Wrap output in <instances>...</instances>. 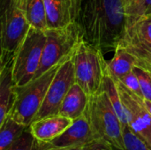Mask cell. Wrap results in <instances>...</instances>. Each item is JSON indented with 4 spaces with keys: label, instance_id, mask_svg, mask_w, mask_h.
I'll return each instance as SVG.
<instances>
[{
    "label": "cell",
    "instance_id": "6da1fadb",
    "mask_svg": "<svg viewBox=\"0 0 151 150\" xmlns=\"http://www.w3.org/2000/svg\"><path fill=\"white\" fill-rule=\"evenodd\" d=\"M77 21L86 42L104 53L115 50L127 26L123 0H81Z\"/></svg>",
    "mask_w": 151,
    "mask_h": 150
},
{
    "label": "cell",
    "instance_id": "7a4b0ae2",
    "mask_svg": "<svg viewBox=\"0 0 151 150\" xmlns=\"http://www.w3.org/2000/svg\"><path fill=\"white\" fill-rule=\"evenodd\" d=\"M84 114L95 138L106 140L115 149H125L121 122L103 88L99 92L89 96Z\"/></svg>",
    "mask_w": 151,
    "mask_h": 150
},
{
    "label": "cell",
    "instance_id": "3957f363",
    "mask_svg": "<svg viewBox=\"0 0 151 150\" xmlns=\"http://www.w3.org/2000/svg\"><path fill=\"white\" fill-rule=\"evenodd\" d=\"M62 63L53 66L25 85L14 86L15 98L9 113L14 120L26 126L31 125L41 109L48 88Z\"/></svg>",
    "mask_w": 151,
    "mask_h": 150
},
{
    "label": "cell",
    "instance_id": "277c9868",
    "mask_svg": "<svg viewBox=\"0 0 151 150\" xmlns=\"http://www.w3.org/2000/svg\"><path fill=\"white\" fill-rule=\"evenodd\" d=\"M45 34L46 42L35 78L72 57L84 40L82 28L78 21L63 27L48 28Z\"/></svg>",
    "mask_w": 151,
    "mask_h": 150
},
{
    "label": "cell",
    "instance_id": "5b68a950",
    "mask_svg": "<svg viewBox=\"0 0 151 150\" xmlns=\"http://www.w3.org/2000/svg\"><path fill=\"white\" fill-rule=\"evenodd\" d=\"M45 42V31L30 27L12 56V73L14 86L25 85L35 79Z\"/></svg>",
    "mask_w": 151,
    "mask_h": 150
},
{
    "label": "cell",
    "instance_id": "8992f818",
    "mask_svg": "<svg viewBox=\"0 0 151 150\" xmlns=\"http://www.w3.org/2000/svg\"><path fill=\"white\" fill-rule=\"evenodd\" d=\"M75 82L90 96L103 88L106 60L104 52L83 40L73 54Z\"/></svg>",
    "mask_w": 151,
    "mask_h": 150
},
{
    "label": "cell",
    "instance_id": "52a82bcc",
    "mask_svg": "<svg viewBox=\"0 0 151 150\" xmlns=\"http://www.w3.org/2000/svg\"><path fill=\"white\" fill-rule=\"evenodd\" d=\"M1 1V64L12 58L31 27L18 0Z\"/></svg>",
    "mask_w": 151,
    "mask_h": 150
},
{
    "label": "cell",
    "instance_id": "ba28073f",
    "mask_svg": "<svg viewBox=\"0 0 151 150\" xmlns=\"http://www.w3.org/2000/svg\"><path fill=\"white\" fill-rule=\"evenodd\" d=\"M119 45L134 57L135 66L151 72V14L127 20Z\"/></svg>",
    "mask_w": 151,
    "mask_h": 150
},
{
    "label": "cell",
    "instance_id": "9c48e42d",
    "mask_svg": "<svg viewBox=\"0 0 151 150\" xmlns=\"http://www.w3.org/2000/svg\"><path fill=\"white\" fill-rule=\"evenodd\" d=\"M73 57V55L61 64L48 88L42 105L35 117L34 121L58 114L66 94L75 83Z\"/></svg>",
    "mask_w": 151,
    "mask_h": 150
},
{
    "label": "cell",
    "instance_id": "30bf717a",
    "mask_svg": "<svg viewBox=\"0 0 151 150\" xmlns=\"http://www.w3.org/2000/svg\"><path fill=\"white\" fill-rule=\"evenodd\" d=\"M114 80L125 107L129 127L151 148V115L146 108L144 99L136 95L120 81Z\"/></svg>",
    "mask_w": 151,
    "mask_h": 150
},
{
    "label": "cell",
    "instance_id": "8fae6325",
    "mask_svg": "<svg viewBox=\"0 0 151 150\" xmlns=\"http://www.w3.org/2000/svg\"><path fill=\"white\" fill-rule=\"evenodd\" d=\"M48 28L68 26L78 20L81 0H44Z\"/></svg>",
    "mask_w": 151,
    "mask_h": 150
},
{
    "label": "cell",
    "instance_id": "7c38bea8",
    "mask_svg": "<svg viewBox=\"0 0 151 150\" xmlns=\"http://www.w3.org/2000/svg\"><path fill=\"white\" fill-rule=\"evenodd\" d=\"M93 139H95V137L88 120L86 115L83 114L81 117L73 120L62 134L46 144L50 147L71 149L73 148L82 146Z\"/></svg>",
    "mask_w": 151,
    "mask_h": 150
},
{
    "label": "cell",
    "instance_id": "4fadbf2b",
    "mask_svg": "<svg viewBox=\"0 0 151 150\" xmlns=\"http://www.w3.org/2000/svg\"><path fill=\"white\" fill-rule=\"evenodd\" d=\"M73 121L66 117L58 114L32 122L29 129L38 141L48 143L62 134Z\"/></svg>",
    "mask_w": 151,
    "mask_h": 150
},
{
    "label": "cell",
    "instance_id": "5bb4252c",
    "mask_svg": "<svg viewBox=\"0 0 151 150\" xmlns=\"http://www.w3.org/2000/svg\"><path fill=\"white\" fill-rule=\"evenodd\" d=\"M88 101L89 95L75 82L66 94L58 114L75 120L84 114Z\"/></svg>",
    "mask_w": 151,
    "mask_h": 150
},
{
    "label": "cell",
    "instance_id": "9a60e30c",
    "mask_svg": "<svg viewBox=\"0 0 151 150\" xmlns=\"http://www.w3.org/2000/svg\"><path fill=\"white\" fill-rule=\"evenodd\" d=\"M12 58L1 64L0 69V125L9 115L15 98L12 73Z\"/></svg>",
    "mask_w": 151,
    "mask_h": 150
},
{
    "label": "cell",
    "instance_id": "2e32d148",
    "mask_svg": "<svg viewBox=\"0 0 151 150\" xmlns=\"http://www.w3.org/2000/svg\"><path fill=\"white\" fill-rule=\"evenodd\" d=\"M114 50L113 57L107 61V68L114 80H120L133 71L136 65V61L130 53L119 45Z\"/></svg>",
    "mask_w": 151,
    "mask_h": 150
},
{
    "label": "cell",
    "instance_id": "e0dca14e",
    "mask_svg": "<svg viewBox=\"0 0 151 150\" xmlns=\"http://www.w3.org/2000/svg\"><path fill=\"white\" fill-rule=\"evenodd\" d=\"M31 27L47 30V20L44 0H18Z\"/></svg>",
    "mask_w": 151,
    "mask_h": 150
},
{
    "label": "cell",
    "instance_id": "ac0fdd59",
    "mask_svg": "<svg viewBox=\"0 0 151 150\" xmlns=\"http://www.w3.org/2000/svg\"><path fill=\"white\" fill-rule=\"evenodd\" d=\"M103 88L106 92V94L110 99V102L121 122L122 127L124 128V127L127 126L128 121H127V113L125 111V107L123 105L117 83L108 71L107 62H106V66H105V71H104Z\"/></svg>",
    "mask_w": 151,
    "mask_h": 150
},
{
    "label": "cell",
    "instance_id": "d6986e66",
    "mask_svg": "<svg viewBox=\"0 0 151 150\" xmlns=\"http://www.w3.org/2000/svg\"><path fill=\"white\" fill-rule=\"evenodd\" d=\"M28 126H26L16 120L10 115L0 125V150H6L10 148L25 132Z\"/></svg>",
    "mask_w": 151,
    "mask_h": 150
},
{
    "label": "cell",
    "instance_id": "ffe728a7",
    "mask_svg": "<svg viewBox=\"0 0 151 150\" xmlns=\"http://www.w3.org/2000/svg\"><path fill=\"white\" fill-rule=\"evenodd\" d=\"M123 138L125 149H115V150H151L150 147H149L139 136H137L129 126L123 128Z\"/></svg>",
    "mask_w": 151,
    "mask_h": 150
},
{
    "label": "cell",
    "instance_id": "44dd1931",
    "mask_svg": "<svg viewBox=\"0 0 151 150\" xmlns=\"http://www.w3.org/2000/svg\"><path fill=\"white\" fill-rule=\"evenodd\" d=\"M36 147L37 140L34 137L28 126L19 139L6 150H36Z\"/></svg>",
    "mask_w": 151,
    "mask_h": 150
},
{
    "label": "cell",
    "instance_id": "7402d4cb",
    "mask_svg": "<svg viewBox=\"0 0 151 150\" xmlns=\"http://www.w3.org/2000/svg\"><path fill=\"white\" fill-rule=\"evenodd\" d=\"M134 72L139 79L143 98L151 101V72H148L138 66L134 67Z\"/></svg>",
    "mask_w": 151,
    "mask_h": 150
},
{
    "label": "cell",
    "instance_id": "603a6c76",
    "mask_svg": "<svg viewBox=\"0 0 151 150\" xmlns=\"http://www.w3.org/2000/svg\"><path fill=\"white\" fill-rule=\"evenodd\" d=\"M70 150H115V148L106 140L102 138H95L89 142Z\"/></svg>",
    "mask_w": 151,
    "mask_h": 150
},
{
    "label": "cell",
    "instance_id": "cb8c5ba5",
    "mask_svg": "<svg viewBox=\"0 0 151 150\" xmlns=\"http://www.w3.org/2000/svg\"><path fill=\"white\" fill-rule=\"evenodd\" d=\"M119 81H120L121 83H123L129 90H131L136 95L140 96L141 98H143V95H142V92L140 81H139V79H138L137 75L134 72V69H133V71L130 73H128L127 75H126L124 78H122Z\"/></svg>",
    "mask_w": 151,
    "mask_h": 150
},
{
    "label": "cell",
    "instance_id": "d4e9b609",
    "mask_svg": "<svg viewBox=\"0 0 151 150\" xmlns=\"http://www.w3.org/2000/svg\"><path fill=\"white\" fill-rule=\"evenodd\" d=\"M151 13V0H142L141 4L139 5V7L137 8L134 15L130 18L127 19V20H133L135 19H138L143 15H148Z\"/></svg>",
    "mask_w": 151,
    "mask_h": 150
},
{
    "label": "cell",
    "instance_id": "484cf974",
    "mask_svg": "<svg viewBox=\"0 0 151 150\" xmlns=\"http://www.w3.org/2000/svg\"><path fill=\"white\" fill-rule=\"evenodd\" d=\"M142 0H123L125 11L127 14V19L132 18Z\"/></svg>",
    "mask_w": 151,
    "mask_h": 150
},
{
    "label": "cell",
    "instance_id": "4316f807",
    "mask_svg": "<svg viewBox=\"0 0 151 150\" xmlns=\"http://www.w3.org/2000/svg\"><path fill=\"white\" fill-rule=\"evenodd\" d=\"M36 150H70V149H62V148L50 147V146H48L46 143H43V142H41V141H37Z\"/></svg>",
    "mask_w": 151,
    "mask_h": 150
},
{
    "label": "cell",
    "instance_id": "83f0119b",
    "mask_svg": "<svg viewBox=\"0 0 151 150\" xmlns=\"http://www.w3.org/2000/svg\"><path fill=\"white\" fill-rule=\"evenodd\" d=\"M144 103H145L146 108L148 109L150 114L151 115V101H148V100H145V99H144Z\"/></svg>",
    "mask_w": 151,
    "mask_h": 150
},
{
    "label": "cell",
    "instance_id": "f1b7e54d",
    "mask_svg": "<svg viewBox=\"0 0 151 150\" xmlns=\"http://www.w3.org/2000/svg\"><path fill=\"white\" fill-rule=\"evenodd\" d=\"M150 14H151V13H150Z\"/></svg>",
    "mask_w": 151,
    "mask_h": 150
}]
</instances>
